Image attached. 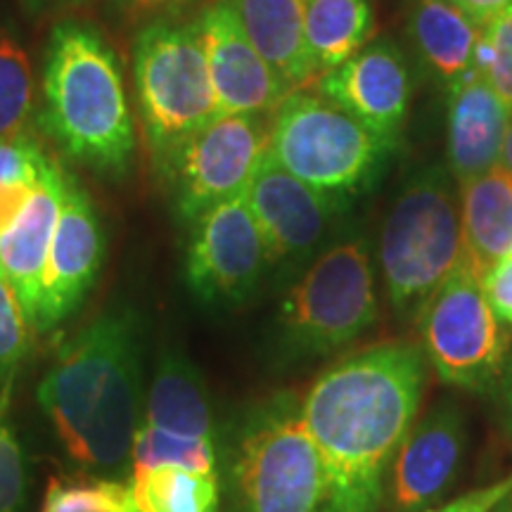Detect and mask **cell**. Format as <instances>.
Masks as SVG:
<instances>
[{"label": "cell", "instance_id": "6da1fadb", "mask_svg": "<svg viewBox=\"0 0 512 512\" xmlns=\"http://www.w3.org/2000/svg\"><path fill=\"white\" fill-rule=\"evenodd\" d=\"M427 382L420 344L384 342L323 370L302 399L328 472V512H377L384 477L411 432Z\"/></svg>", "mask_w": 512, "mask_h": 512}, {"label": "cell", "instance_id": "7a4b0ae2", "mask_svg": "<svg viewBox=\"0 0 512 512\" xmlns=\"http://www.w3.org/2000/svg\"><path fill=\"white\" fill-rule=\"evenodd\" d=\"M38 403L74 463L128 482L145 413L136 313L110 309L69 337L43 375Z\"/></svg>", "mask_w": 512, "mask_h": 512}, {"label": "cell", "instance_id": "3957f363", "mask_svg": "<svg viewBox=\"0 0 512 512\" xmlns=\"http://www.w3.org/2000/svg\"><path fill=\"white\" fill-rule=\"evenodd\" d=\"M36 131L105 181L133 174L138 124L124 64L107 36L86 19L67 17L50 29L38 81Z\"/></svg>", "mask_w": 512, "mask_h": 512}, {"label": "cell", "instance_id": "277c9868", "mask_svg": "<svg viewBox=\"0 0 512 512\" xmlns=\"http://www.w3.org/2000/svg\"><path fill=\"white\" fill-rule=\"evenodd\" d=\"M219 456L226 512H320L328 501V472L294 392L245 408L221 434Z\"/></svg>", "mask_w": 512, "mask_h": 512}, {"label": "cell", "instance_id": "5b68a950", "mask_svg": "<svg viewBox=\"0 0 512 512\" xmlns=\"http://www.w3.org/2000/svg\"><path fill=\"white\" fill-rule=\"evenodd\" d=\"M377 311L368 240L337 235L287 280L273 318L275 361L287 368L335 356L375 328Z\"/></svg>", "mask_w": 512, "mask_h": 512}, {"label": "cell", "instance_id": "8992f818", "mask_svg": "<svg viewBox=\"0 0 512 512\" xmlns=\"http://www.w3.org/2000/svg\"><path fill=\"white\" fill-rule=\"evenodd\" d=\"M456 185L446 166H425L403 183L384 214L377 261L384 292L401 320H418L463 256Z\"/></svg>", "mask_w": 512, "mask_h": 512}, {"label": "cell", "instance_id": "52a82bcc", "mask_svg": "<svg viewBox=\"0 0 512 512\" xmlns=\"http://www.w3.org/2000/svg\"><path fill=\"white\" fill-rule=\"evenodd\" d=\"M133 95L145 147L159 164L219 114L197 19H157L136 29Z\"/></svg>", "mask_w": 512, "mask_h": 512}, {"label": "cell", "instance_id": "ba28073f", "mask_svg": "<svg viewBox=\"0 0 512 512\" xmlns=\"http://www.w3.org/2000/svg\"><path fill=\"white\" fill-rule=\"evenodd\" d=\"M396 150L316 88H299L271 114L268 155L325 195L351 202L380 181Z\"/></svg>", "mask_w": 512, "mask_h": 512}, {"label": "cell", "instance_id": "9c48e42d", "mask_svg": "<svg viewBox=\"0 0 512 512\" xmlns=\"http://www.w3.org/2000/svg\"><path fill=\"white\" fill-rule=\"evenodd\" d=\"M415 323L420 347L441 382L479 394L501 384L510 330L494 316L482 280L465 256L427 299Z\"/></svg>", "mask_w": 512, "mask_h": 512}, {"label": "cell", "instance_id": "30bf717a", "mask_svg": "<svg viewBox=\"0 0 512 512\" xmlns=\"http://www.w3.org/2000/svg\"><path fill=\"white\" fill-rule=\"evenodd\" d=\"M268 133L266 114H221L155 164L171 211L183 226L247 190L268 152Z\"/></svg>", "mask_w": 512, "mask_h": 512}, {"label": "cell", "instance_id": "8fae6325", "mask_svg": "<svg viewBox=\"0 0 512 512\" xmlns=\"http://www.w3.org/2000/svg\"><path fill=\"white\" fill-rule=\"evenodd\" d=\"M185 228L183 278L192 297L211 309L252 302L273 264L245 192L214 204Z\"/></svg>", "mask_w": 512, "mask_h": 512}, {"label": "cell", "instance_id": "7c38bea8", "mask_svg": "<svg viewBox=\"0 0 512 512\" xmlns=\"http://www.w3.org/2000/svg\"><path fill=\"white\" fill-rule=\"evenodd\" d=\"M219 439L202 375L183 356L164 354L145 396L131 470L219 472Z\"/></svg>", "mask_w": 512, "mask_h": 512}, {"label": "cell", "instance_id": "4fadbf2b", "mask_svg": "<svg viewBox=\"0 0 512 512\" xmlns=\"http://www.w3.org/2000/svg\"><path fill=\"white\" fill-rule=\"evenodd\" d=\"M247 204L271 252L273 273L292 280L337 238L349 202L325 195L268 155L245 190Z\"/></svg>", "mask_w": 512, "mask_h": 512}, {"label": "cell", "instance_id": "5bb4252c", "mask_svg": "<svg viewBox=\"0 0 512 512\" xmlns=\"http://www.w3.org/2000/svg\"><path fill=\"white\" fill-rule=\"evenodd\" d=\"M105 254L107 233L100 211L79 176L67 169L60 221L38 290L36 332H53L86 304L100 278Z\"/></svg>", "mask_w": 512, "mask_h": 512}, {"label": "cell", "instance_id": "9a60e30c", "mask_svg": "<svg viewBox=\"0 0 512 512\" xmlns=\"http://www.w3.org/2000/svg\"><path fill=\"white\" fill-rule=\"evenodd\" d=\"M219 114H271L292 91L261 57L230 0H211L197 12Z\"/></svg>", "mask_w": 512, "mask_h": 512}, {"label": "cell", "instance_id": "2e32d148", "mask_svg": "<svg viewBox=\"0 0 512 512\" xmlns=\"http://www.w3.org/2000/svg\"><path fill=\"white\" fill-rule=\"evenodd\" d=\"M309 88L337 102L380 138L399 145L411 107L413 79L394 41L375 38L342 67L318 76Z\"/></svg>", "mask_w": 512, "mask_h": 512}, {"label": "cell", "instance_id": "e0dca14e", "mask_svg": "<svg viewBox=\"0 0 512 512\" xmlns=\"http://www.w3.org/2000/svg\"><path fill=\"white\" fill-rule=\"evenodd\" d=\"M465 448L463 413L453 403L432 408L401 441L389 479V512H427L456 479Z\"/></svg>", "mask_w": 512, "mask_h": 512}, {"label": "cell", "instance_id": "ac0fdd59", "mask_svg": "<svg viewBox=\"0 0 512 512\" xmlns=\"http://www.w3.org/2000/svg\"><path fill=\"white\" fill-rule=\"evenodd\" d=\"M512 117L479 69H470L448 86L446 169L463 185L501 164V150Z\"/></svg>", "mask_w": 512, "mask_h": 512}, {"label": "cell", "instance_id": "d6986e66", "mask_svg": "<svg viewBox=\"0 0 512 512\" xmlns=\"http://www.w3.org/2000/svg\"><path fill=\"white\" fill-rule=\"evenodd\" d=\"M64 174H67V166L50 155L29 202L19 211L12 226L0 235V271L15 287L31 323L36 318L38 290H41L50 242L60 221Z\"/></svg>", "mask_w": 512, "mask_h": 512}, {"label": "cell", "instance_id": "ffe728a7", "mask_svg": "<svg viewBox=\"0 0 512 512\" xmlns=\"http://www.w3.org/2000/svg\"><path fill=\"white\" fill-rule=\"evenodd\" d=\"M249 41L290 91L318 79L306 50L304 22L309 0H230Z\"/></svg>", "mask_w": 512, "mask_h": 512}, {"label": "cell", "instance_id": "44dd1931", "mask_svg": "<svg viewBox=\"0 0 512 512\" xmlns=\"http://www.w3.org/2000/svg\"><path fill=\"white\" fill-rule=\"evenodd\" d=\"M463 256L479 278L512 252V176L501 164L458 185Z\"/></svg>", "mask_w": 512, "mask_h": 512}, {"label": "cell", "instance_id": "7402d4cb", "mask_svg": "<svg viewBox=\"0 0 512 512\" xmlns=\"http://www.w3.org/2000/svg\"><path fill=\"white\" fill-rule=\"evenodd\" d=\"M408 31L430 72L446 86L477 67L482 29L451 0H415Z\"/></svg>", "mask_w": 512, "mask_h": 512}, {"label": "cell", "instance_id": "603a6c76", "mask_svg": "<svg viewBox=\"0 0 512 512\" xmlns=\"http://www.w3.org/2000/svg\"><path fill=\"white\" fill-rule=\"evenodd\" d=\"M373 36L375 15L370 0H309L304 38L318 76L349 62Z\"/></svg>", "mask_w": 512, "mask_h": 512}, {"label": "cell", "instance_id": "cb8c5ba5", "mask_svg": "<svg viewBox=\"0 0 512 512\" xmlns=\"http://www.w3.org/2000/svg\"><path fill=\"white\" fill-rule=\"evenodd\" d=\"M138 512H221L219 472L188 467H147L131 470Z\"/></svg>", "mask_w": 512, "mask_h": 512}, {"label": "cell", "instance_id": "d4e9b609", "mask_svg": "<svg viewBox=\"0 0 512 512\" xmlns=\"http://www.w3.org/2000/svg\"><path fill=\"white\" fill-rule=\"evenodd\" d=\"M38 86L19 36L0 24V140L36 131Z\"/></svg>", "mask_w": 512, "mask_h": 512}, {"label": "cell", "instance_id": "484cf974", "mask_svg": "<svg viewBox=\"0 0 512 512\" xmlns=\"http://www.w3.org/2000/svg\"><path fill=\"white\" fill-rule=\"evenodd\" d=\"M41 512H138L131 484L83 472L50 479Z\"/></svg>", "mask_w": 512, "mask_h": 512}, {"label": "cell", "instance_id": "4316f807", "mask_svg": "<svg viewBox=\"0 0 512 512\" xmlns=\"http://www.w3.org/2000/svg\"><path fill=\"white\" fill-rule=\"evenodd\" d=\"M34 332L36 328L22 299L0 271V392L10 389L19 366L27 358Z\"/></svg>", "mask_w": 512, "mask_h": 512}, {"label": "cell", "instance_id": "83f0119b", "mask_svg": "<svg viewBox=\"0 0 512 512\" xmlns=\"http://www.w3.org/2000/svg\"><path fill=\"white\" fill-rule=\"evenodd\" d=\"M477 69L512 112V0L482 29Z\"/></svg>", "mask_w": 512, "mask_h": 512}, {"label": "cell", "instance_id": "f1b7e54d", "mask_svg": "<svg viewBox=\"0 0 512 512\" xmlns=\"http://www.w3.org/2000/svg\"><path fill=\"white\" fill-rule=\"evenodd\" d=\"M10 389L0 392V512L27 508V463L8 422Z\"/></svg>", "mask_w": 512, "mask_h": 512}, {"label": "cell", "instance_id": "f546056e", "mask_svg": "<svg viewBox=\"0 0 512 512\" xmlns=\"http://www.w3.org/2000/svg\"><path fill=\"white\" fill-rule=\"evenodd\" d=\"M50 152L43 147L38 133L0 140V185L34 183L41 176Z\"/></svg>", "mask_w": 512, "mask_h": 512}, {"label": "cell", "instance_id": "4dcf8cb0", "mask_svg": "<svg viewBox=\"0 0 512 512\" xmlns=\"http://www.w3.org/2000/svg\"><path fill=\"white\" fill-rule=\"evenodd\" d=\"M211 0H107V12L114 22L124 27L140 29L143 24L157 22V19L185 17V12L195 5H207Z\"/></svg>", "mask_w": 512, "mask_h": 512}, {"label": "cell", "instance_id": "1f68e13d", "mask_svg": "<svg viewBox=\"0 0 512 512\" xmlns=\"http://www.w3.org/2000/svg\"><path fill=\"white\" fill-rule=\"evenodd\" d=\"M479 280L494 316L501 320L505 330L512 332V252L491 266Z\"/></svg>", "mask_w": 512, "mask_h": 512}, {"label": "cell", "instance_id": "d6a6232c", "mask_svg": "<svg viewBox=\"0 0 512 512\" xmlns=\"http://www.w3.org/2000/svg\"><path fill=\"white\" fill-rule=\"evenodd\" d=\"M512 494V475L505 479H498L494 484H486L482 489L467 491L456 501L446 503L444 508L437 510H427V512H491L496 510L503 501H508V496Z\"/></svg>", "mask_w": 512, "mask_h": 512}, {"label": "cell", "instance_id": "836d02e7", "mask_svg": "<svg viewBox=\"0 0 512 512\" xmlns=\"http://www.w3.org/2000/svg\"><path fill=\"white\" fill-rule=\"evenodd\" d=\"M41 178V176H38ZM36 183H3L0 185V235L12 226L17 219L19 211L29 202L31 192H34Z\"/></svg>", "mask_w": 512, "mask_h": 512}, {"label": "cell", "instance_id": "e575fe53", "mask_svg": "<svg viewBox=\"0 0 512 512\" xmlns=\"http://www.w3.org/2000/svg\"><path fill=\"white\" fill-rule=\"evenodd\" d=\"M451 3L458 5L479 29H484L510 0H451Z\"/></svg>", "mask_w": 512, "mask_h": 512}, {"label": "cell", "instance_id": "d590c367", "mask_svg": "<svg viewBox=\"0 0 512 512\" xmlns=\"http://www.w3.org/2000/svg\"><path fill=\"white\" fill-rule=\"evenodd\" d=\"M27 3L36 12H50V10H74L81 8V5L91 3V0H27Z\"/></svg>", "mask_w": 512, "mask_h": 512}, {"label": "cell", "instance_id": "8d00e7d4", "mask_svg": "<svg viewBox=\"0 0 512 512\" xmlns=\"http://www.w3.org/2000/svg\"><path fill=\"white\" fill-rule=\"evenodd\" d=\"M501 166L512 176V117L508 121V128H505L503 150H501Z\"/></svg>", "mask_w": 512, "mask_h": 512}, {"label": "cell", "instance_id": "74e56055", "mask_svg": "<svg viewBox=\"0 0 512 512\" xmlns=\"http://www.w3.org/2000/svg\"><path fill=\"white\" fill-rule=\"evenodd\" d=\"M501 384L505 387V399H508V406L512 411V342H510V349H508V358H505V370H503Z\"/></svg>", "mask_w": 512, "mask_h": 512}, {"label": "cell", "instance_id": "f35d334b", "mask_svg": "<svg viewBox=\"0 0 512 512\" xmlns=\"http://www.w3.org/2000/svg\"><path fill=\"white\" fill-rule=\"evenodd\" d=\"M508 501H510V508H508V512H512V494L508 496Z\"/></svg>", "mask_w": 512, "mask_h": 512}, {"label": "cell", "instance_id": "ab89813d", "mask_svg": "<svg viewBox=\"0 0 512 512\" xmlns=\"http://www.w3.org/2000/svg\"><path fill=\"white\" fill-rule=\"evenodd\" d=\"M320 512H328V510H320Z\"/></svg>", "mask_w": 512, "mask_h": 512}]
</instances>
